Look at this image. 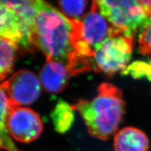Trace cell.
<instances>
[{"instance_id":"cell-17","label":"cell","mask_w":151,"mask_h":151,"mask_svg":"<svg viewBox=\"0 0 151 151\" xmlns=\"http://www.w3.org/2000/svg\"><path fill=\"white\" fill-rule=\"evenodd\" d=\"M0 149L6 151H22L17 148L12 141L9 132L0 131Z\"/></svg>"},{"instance_id":"cell-14","label":"cell","mask_w":151,"mask_h":151,"mask_svg":"<svg viewBox=\"0 0 151 151\" xmlns=\"http://www.w3.org/2000/svg\"><path fill=\"white\" fill-rule=\"evenodd\" d=\"M122 73L125 75L129 74L134 78H146L151 82V60L136 61L127 66Z\"/></svg>"},{"instance_id":"cell-16","label":"cell","mask_w":151,"mask_h":151,"mask_svg":"<svg viewBox=\"0 0 151 151\" xmlns=\"http://www.w3.org/2000/svg\"><path fill=\"white\" fill-rule=\"evenodd\" d=\"M9 110V101L5 92L0 88V131L9 132L6 120Z\"/></svg>"},{"instance_id":"cell-8","label":"cell","mask_w":151,"mask_h":151,"mask_svg":"<svg viewBox=\"0 0 151 151\" xmlns=\"http://www.w3.org/2000/svg\"><path fill=\"white\" fill-rule=\"evenodd\" d=\"M0 37L25 50L34 48L32 32L14 11L0 1Z\"/></svg>"},{"instance_id":"cell-5","label":"cell","mask_w":151,"mask_h":151,"mask_svg":"<svg viewBox=\"0 0 151 151\" xmlns=\"http://www.w3.org/2000/svg\"><path fill=\"white\" fill-rule=\"evenodd\" d=\"M134 39L125 36L111 35L94 50L93 69L97 72L113 75L127 67L132 58Z\"/></svg>"},{"instance_id":"cell-12","label":"cell","mask_w":151,"mask_h":151,"mask_svg":"<svg viewBox=\"0 0 151 151\" xmlns=\"http://www.w3.org/2000/svg\"><path fill=\"white\" fill-rule=\"evenodd\" d=\"M17 49L16 44L0 37V81L12 71Z\"/></svg>"},{"instance_id":"cell-9","label":"cell","mask_w":151,"mask_h":151,"mask_svg":"<svg viewBox=\"0 0 151 151\" xmlns=\"http://www.w3.org/2000/svg\"><path fill=\"white\" fill-rule=\"evenodd\" d=\"M69 74L65 64L55 60H46L41 70L40 78L46 90L50 92H59L67 86Z\"/></svg>"},{"instance_id":"cell-13","label":"cell","mask_w":151,"mask_h":151,"mask_svg":"<svg viewBox=\"0 0 151 151\" xmlns=\"http://www.w3.org/2000/svg\"><path fill=\"white\" fill-rule=\"evenodd\" d=\"M87 1H58L60 7L66 16L70 19L79 20L86 10Z\"/></svg>"},{"instance_id":"cell-4","label":"cell","mask_w":151,"mask_h":151,"mask_svg":"<svg viewBox=\"0 0 151 151\" xmlns=\"http://www.w3.org/2000/svg\"><path fill=\"white\" fill-rule=\"evenodd\" d=\"M73 46L81 59L92 62L95 49L107 38L115 35L113 27L101 15L97 1H92L91 9L83 20L72 19Z\"/></svg>"},{"instance_id":"cell-11","label":"cell","mask_w":151,"mask_h":151,"mask_svg":"<svg viewBox=\"0 0 151 151\" xmlns=\"http://www.w3.org/2000/svg\"><path fill=\"white\" fill-rule=\"evenodd\" d=\"M72 106L64 101L56 105L51 114L55 129L60 134L65 133L70 129L74 120V113Z\"/></svg>"},{"instance_id":"cell-1","label":"cell","mask_w":151,"mask_h":151,"mask_svg":"<svg viewBox=\"0 0 151 151\" xmlns=\"http://www.w3.org/2000/svg\"><path fill=\"white\" fill-rule=\"evenodd\" d=\"M35 8L32 35L34 47L43 52L46 60L65 64L70 74L78 73L87 62L76 53L72 19L45 1H35Z\"/></svg>"},{"instance_id":"cell-6","label":"cell","mask_w":151,"mask_h":151,"mask_svg":"<svg viewBox=\"0 0 151 151\" xmlns=\"http://www.w3.org/2000/svg\"><path fill=\"white\" fill-rule=\"evenodd\" d=\"M6 128L9 134L15 140L21 143H29L40 136L43 124L35 111L9 103Z\"/></svg>"},{"instance_id":"cell-15","label":"cell","mask_w":151,"mask_h":151,"mask_svg":"<svg viewBox=\"0 0 151 151\" xmlns=\"http://www.w3.org/2000/svg\"><path fill=\"white\" fill-rule=\"evenodd\" d=\"M139 50L142 55L151 58V11L147 24L139 35Z\"/></svg>"},{"instance_id":"cell-2","label":"cell","mask_w":151,"mask_h":151,"mask_svg":"<svg viewBox=\"0 0 151 151\" xmlns=\"http://www.w3.org/2000/svg\"><path fill=\"white\" fill-rule=\"evenodd\" d=\"M93 99L80 100L72 106L83 118L89 133L100 140H108L116 133L125 111L122 94L116 86L104 83Z\"/></svg>"},{"instance_id":"cell-7","label":"cell","mask_w":151,"mask_h":151,"mask_svg":"<svg viewBox=\"0 0 151 151\" xmlns=\"http://www.w3.org/2000/svg\"><path fill=\"white\" fill-rule=\"evenodd\" d=\"M11 104L21 106L35 102L41 92L40 81L31 71L20 70L0 85Z\"/></svg>"},{"instance_id":"cell-10","label":"cell","mask_w":151,"mask_h":151,"mask_svg":"<svg viewBox=\"0 0 151 151\" xmlns=\"http://www.w3.org/2000/svg\"><path fill=\"white\" fill-rule=\"evenodd\" d=\"M149 139L144 132L135 127H124L114 138L115 151H148Z\"/></svg>"},{"instance_id":"cell-3","label":"cell","mask_w":151,"mask_h":151,"mask_svg":"<svg viewBox=\"0 0 151 151\" xmlns=\"http://www.w3.org/2000/svg\"><path fill=\"white\" fill-rule=\"evenodd\" d=\"M116 35L134 39L148 21L150 11L141 1H96Z\"/></svg>"}]
</instances>
